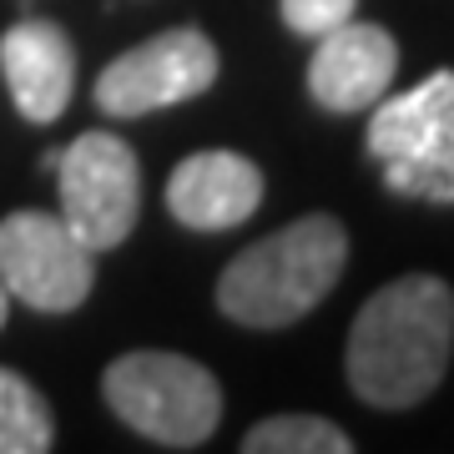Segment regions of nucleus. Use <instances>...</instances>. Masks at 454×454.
I'll return each mask as SVG.
<instances>
[{
  "mask_svg": "<svg viewBox=\"0 0 454 454\" xmlns=\"http://www.w3.org/2000/svg\"><path fill=\"white\" fill-rule=\"evenodd\" d=\"M348 262V232L339 217H298L243 247L217 278V309L243 328H283L324 303Z\"/></svg>",
  "mask_w": 454,
  "mask_h": 454,
  "instance_id": "f03ea898",
  "label": "nucleus"
},
{
  "mask_svg": "<svg viewBox=\"0 0 454 454\" xmlns=\"http://www.w3.org/2000/svg\"><path fill=\"white\" fill-rule=\"evenodd\" d=\"M454 348V288L434 273L384 283L348 328V384L373 409H414L439 389Z\"/></svg>",
  "mask_w": 454,
  "mask_h": 454,
  "instance_id": "f257e3e1",
  "label": "nucleus"
},
{
  "mask_svg": "<svg viewBox=\"0 0 454 454\" xmlns=\"http://www.w3.org/2000/svg\"><path fill=\"white\" fill-rule=\"evenodd\" d=\"M278 11H283L293 35H313V41H318V35H328L333 26L354 20V0H283Z\"/></svg>",
  "mask_w": 454,
  "mask_h": 454,
  "instance_id": "ddd939ff",
  "label": "nucleus"
},
{
  "mask_svg": "<svg viewBox=\"0 0 454 454\" xmlns=\"http://www.w3.org/2000/svg\"><path fill=\"white\" fill-rule=\"evenodd\" d=\"M0 71L11 86L16 112L35 127H46L66 112L76 91V51L56 20H20L0 35Z\"/></svg>",
  "mask_w": 454,
  "mask_h": 454,
  "instance_id": "9d476101",
  "label": "nucleus"
},
{
  "mask_svg": "<svg viewBox=\"0 0 454 454\" xmlns=\"http://www.w3.org/2000/svg\"><path fill=\"white\" fill-rule=\"evenodd\" d=\"M5 318H11V293H5V283H0V328H5Z\"/></svg>",
  "mask_w": 454,
  "mask_h": 454,
  "instance_id": "4468645a",
  "label": "nucleus"
},
{
  "mask_svg": "<svg viewBox=\"0 0 454 454\" xmlns=\"http://www.w3.org/2000/svg\"><path fill=\"white\" fill-rule=\"evenodd\" d=\"M51 444H56L51 404L16 369H0V454H46Z\"/></svg>",
  "mask_w": 454,
  "mask_h": 454,
  "instance_id": "9b49d317",
  "label": "nucleus"
},
{
  "mask_svg": "<svg viewBox=\"0 0 454 454\" xmlns=\"http://www.w3.org/2000/svg\"><path fill=\"white\" fill-rule=\"evenodd\" d=\"M212 82H217V46L197 26H177L121 51L97 76L91 97L106 116H146L202 97L212 91Z\"/></svg>",
  "mask_w": 454,
  "mask_h": 454,
  "instance_id": "0eeeda50",
  "label": "nucleus"
},
{
  "mask_svg": "<svg viewBox=\"0 0 454 454\" xmlns=\"http://www.w3.org/2000/svg\"><path fill=\"white\" fill-rule=\"evenodd\" d=\"M101 394L121 424L167 450H197L223 419V389L202 364L167 348H137L106 364Z\"/></svg>",
  "mask_w": 454,
  "mask_h": 454,
  "instance_id": "7ed1b4c3",
  "label": "nucleus"
},
{
  "mask_svg": "<svg viewBox=\"0 0 454 454\" xmlns=\"http://www.w3.org/2000/svg\"><path fill=\"white\" fill-rule=\"evenodd\" d=\"M243 454H354V439L318 414H278L247 429Z\"/></svg>",
  "mask_w": 454,
  "mask_h": 454,
  "instance_id": "f8f14e48",
  "label": "nucleus"
},
{
  "mask_svg": "<svg viewBox=\"0 0 454 454\" xmlns=\"http://www.w3.org/2000/svg\"><path fill=\"white\" fill-rule=\"evenodd\" d=\"M262 207V172L243 152H192L167 177V212L192 232L243 227Z\"/></svg>",
  "mask_w": 454,
  "mask_h": 454,
  "instance_id": "1a4fd4ad",
  "label": "nucleus"
},
{
  "mask_svg": "<svg viewBox=\"0 0 454 454\" xmlns=\"http://www.w3.org/2000/svg\"><path fill=\"white\" fill-rule=\"evenodd\" d=\"M51 172L61 182V223L91 253L127 243L142 212V167L121 137L82 131L71 146L56 152Z\"/></svg>",
  "mask_w": 454,
  "mask_h": 454,
  "instance_id": "39448f33",
  "label": "nucleus"
},
{
  "mask_svg": "<svg viewBox=\"0 0 454 454\" xmlns=\"http://www.w3.org/2000/svg\"><path fill=\"white\" fill-rule=\"evenodd\" d=\"M0 283L35 313H71L91 298L97 253L61 223V212L0 217Z\"/></svg>",
  "mask_w": 454,
  "mask_h": 454,
  "instance_id": "423d86ee",
  "label": "nucleus"
},
{
  "mask_svg": "<svg viewBox=\"0 0 454 454\" xmlns=\"http://www.w3.org/2000/svg\"><path fill=\"white\" fill-rule=\"evenodd\" d=\"M369 157L389 192L454 202V71H429L404 97L369 106Z\"/></svg>",
  "mask_w": 454,
  "mask_h": 454,
  "instance_id": "20e7f679",
  "label": "nucleus"
},
{
  "mask_svg": "<svg viewBox=\"0 0 454 454\" xmlns=\"http://www.w3.org/2000/svg\"><path fill=\"white\" fill-rule=\"evenodd\" d=\"M399 46L373 20H343L328 35H318V51L309 61V91L324 112H369L373 101L389 97Z\"/></svg>",
  "mask_w": 454,
  "mask_h": 454,
  "instance_id": "6e6552de",
  "label": "nucleus"
}]
</instances>
